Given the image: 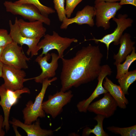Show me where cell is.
I'll use <instances>...</instances> for the list:
<instances>
[{
  "label": "cell",
  "instance_id": "cell-1",
  "mask_svg": "<svg viewBox=\"0 0 136 136\" xmlns=\"http://www.w3.org/2000/svg\"><path fill=\"white\" fill-rule=\"evenodd\" d=\"M103 57L99 46L90 44L82 47L73 57L62 58L60 91L65 92L95 79L101 70Z\"/></svg>",
  "mask_w": 136,
  "mask_h": 136
},
{
  "label": "cell",
  "instance_id": "cell-2",
  "mask_svg": "<svg viewBox=\"0 0 136 136\" xmlns=\"http://www.w3.org/2000/svg\"><path fill=\"white\" fill-rule=\"evenodd\" d=\"M57 79L56 77H54L51 79H46L43 81L41 90L37 96L34 102L33 103L31 100L29 101L22 110L24 123L30 124L36 121L39 117H45V113L42 107L43 99L48 86Z\"/></svg>",
  "mask_w": 136,
  "mask_h": 136
},
{
  "label": "cell",
  "instance_id": "cell-3",
  "mask_svg": "<svg viewBox=\"0 0 136 136\" xmlns=\"http://www.w3.org/2000/svg\"><path fill=\"white\" fill-rule=\"evenodd\" d=\"M44 37V38L38 44L40 50L42 49V52L39 55L40 56L46 54L51 50H56L58 53L59 58L61 59L63 57L64 51L72 43L78 41L75 38L62 37L54 31L52 35L45 34Z\"/></svg>",
  "mask_w": 136,
  "mask_h": 136
},
{
  "label": "cell",
  "instance_id": "cell-4",
  "mask_svg": "<svg viewBox=\"0 0 136 136\" xmlns=\"http://www.w3.org/2000/svg\"><path fill=\"white\" fill-rule=\"evenodd\" d=\"M30 93V90L26 87L13 91L6 87L4 84L0 86V105L4 114L3 127L6 132L10 129L9 117L11 107L16 104L23 94Z\"/></svg>",
  "mask_w": 136,
  "mask_h": 136
},
{
  "label": "cell",
  "instance_id": "cell-5",
  "mask_svg": "<svg viewBox=\"0 0 136 136\" xmlns=\"http://www.w3.org/2000/svg\"><path fill=\"white\" fill-rule=\"evenodd\" d=\"M6 11L14 15H19L29 22L40 21L47 25L51 24L50 19L42 15L34 5L28 4H18L12 1H5L4 3Z\"/></svg>",
  "mask_w": 136,
  "mask_h": 136
},
{
  "label": "cell",
  "instance_id": "cell-6",
  "mask_svg": "<svg viewBox=\"0 0 136 136\" xmlns=\"http://www.w3.org/2000/svg\"><path fill=\"white\" fill-rule=\"evenodd\" d=\"M30 60L24 54L21 47L13 41L4 48L0 60L4 64L26 69L28 68L27 62Z\"/></svg>",
  "mask_w": 136,
  "mask_h": 136
},
{
  "label": "cell",
  "instance_id": "cell-7",
  "mask_svg": "<svg viewBox=\"0 0 136 136\" xmlns=\"http://www.w3.org/2000/svg\"><path fill=\"white\" fill-rule=\"evenodd\" d=\"M126 14L118 15V18L115 17L112 20L116 22L117 26L112 33L107 34L101 39H97L94 38L93 39L85 40V41L92 40L96 43L99 42L105 44L107 49V59L108 58L109 46L112 42L115 45L120 44V39L124 31L128 28L131 26L133 22V20L130 18H127Z\"/></svg>",
  "mask_w": 136,
  "mask_h": 136
},
{
  "label": "cell",
  "instance_id": "cell-8",
  "mask_svg": "<svg viewBox=\"0 0 136 136\" xmlns=\"http://www.w3.org/2000/svg\"><path fill=\"white\" fill-rule=\"evenodd\" d=\"M73 96L72 91L70 90L65 92L60 90L50 95L48 99L43 102V109L45 113L54 119L61 113L63 107L70 102Z\"/></svg>",
  "mask_w": 136,
  "mask_h": 136
},
{
  "label": "cell",
  "instance_id": "cell-9",
  "mask_svg": "<svg viewBox=\"0 0 136 136\" xmlns=\"http://www.w3.org/2000/svg\"><path fill=\"white\" fill-rule=\"evenodd\" d=\"M94 7L96 17V25L98 27H101L106 30L110 27V20L115 17L122 6L118 2L102 1L95 4Z\"/></svg>",
  "mask_w": 136,
  "mask_h": 136
},
{
  "label": "cell",
  "instance_id": "cell-10",
  "mask_svg": "<svg viewBox=\"0 0 136 136\" xmlns=\"http://www.w3.org/2000/svg\"><path fill=\"white\" fill-rule=\"evenodd\" d=\"M58 55L55 53H48L44 56H38L35 59L42 70V73L39 76L33 78L35 82L42 83L46 79L54 77L58 67Z\"/></svg>",
  "mask_w": 136,
  "mask_h": 136
},
{
  "label": "cell",
  "instance_id": "cell-11",
  "mask_svg": "<svg viewBox=\"0 0 136 136\" xmlns=\"http://www.w3.org/2000/svg\"><path fill=\"white\" fill-rule=\"evenodd\" d=\"M26 74L22 69L4 64L2 78L4 84L12 90L21 89L24 87V82L33 79V78L25 79Z\"/></svg>",
  "mask_w": 136,
  "mask_h": 136
},
{
  "label": "cell",
  "instance_id": "cell-12",
  "mask_svg": "<svg viewBox=\"0 0 136 136\" xmlns=\"http://www.w3.org/2000/svg\"><path fill=\"white\" fill-rule=\"evenodd\" d=\"M117 107L116 101L108 92L104 94L102 98L90 104L87 110L97 115L104 116L105 118H108L113 115Z\"/></svg>",
  "mask_w": 136,
  "mask_h": 136
},
{
  "label": "cell",
  "instance_id": "cell-13",
  "mask_svg": "<svg viewBox=\"0 0 136 136\" xmlns=\"http://www.w3.org/2000/svg\"><path fill=\"white\" fill-rule=\"evenodd\" d=\"M112 72L111 68L108 64L101 66L97 77L98 84L94 91L88 98L80 101L77 105L79 112L86 113L88 106L94 99L99 95L108 92L103 86V81L105 77L107 75H110Z\"/></svg>",
  "mask_w": 136,
  "mask_h": 136
},
{
  "label": "cell",
  "instance_id": "cell-14",
  "mask_svg": "<svg viewBox=\"0 0 136 136\" xmlns=\"http://www.w3.org/2000/svg\"><path fill=\"white\" fill-rule=\"evenodd\" d=\"M18 20L16 17L14 24H13L11 20L9 21L10 28L9 34L13 41L18 44H20L21 46L24 45L28 46V49L26 52L28 55L30 54L31 56L33 57L38 55V51L40 50L38 44L40 40L31 39L22 35L20 31L17 23Z\"/></svg>",
  "mask_w": 136,
  "mask_h": 136
},
{
  "label": "cell",
  "instance_id": "cell-15",
  "mask_svg": "<svg viewBox=\"0 0 136 136\" xmlns=\"http://www.w3.org/2000/svg\"><path fill=\"white\" fill-rule=\"evenodd\" d=\"M95 16L94 7L86 5L81 10L78 11L74 17H66L64 18L62 22L60 28L61 29H66L69 25L75 23L79 25L86 24L93 27L94 25L93 18Z\"/></svg>",
  "mask_w": 136,
  "mask_h": 136
},
{
  "label": "cell",
  "instance_id": "cell-16",
  "mask_svg": "<svg viewBox=\"0 0 136 136\" xmlns=\"http://www.w3.org/2000/svg\"><path fill=\"white\" fill-rule=\"evenodd\" d=\"M20 32L23 36L33 39H39L45 35L46 28L40 21L27 22L22 19L17 20Z\"/></svg>",
  "mask_w": 136,
  "mask_h": 136
},
{
  "label": "cell",
  "instance_id": "cell-17",
  "mask_svg": "<svg viewBox=\"0 0 136 136\" xmlns=\"http://www.w3.org/2000/svg\"><path fill=\"white\" fill-rule=\"evenodd\" d=\"M33 124H26L15 118L9 121L10 123L19 127L23 129L28 136H51L53 134L54 131L43 129L40 126L39 119Z\"/></svg>",
  "mask_w": 136,
  "mask_h": 136
},
{
  "label": "cell",
  "instance_id": "cell-18",
  "mask_svg": "<svg viewBox=\"0 0 136 136\" xmlns=\"http://www.w3.org/2000/svg\"><path fill=\"white\" fill-rule=\"evenodd\" d=\"M103 85L116 102L118 106L122 109H125L129 101L125 94L119 85L114 84L107 77H105Z\"/></svg>",
  "mask_w": 136,
  "mask_h": 136
},
{
  "label": "cell",
  "instance_id": "cell-19",
  "mask_svg": "<svg viewBox=\"0 0 136 136\" xmlns=\"http://www.w3.org/2000/svg\"><path fill=\"white\" fill-rule=\"evenodd\" d=\"M130 38V34L127 33L123 35L121 37L120 46L118 52L113 56V58L115 60L114 63V65L121 63L132 51L135 42L132 41Z\"/></svg>",
  "mask_w": 136,
  "mask_h": 136
},
{
  "label": "cell",
  "instance_id": "cell-20",
  "mask_svg": "<svg viewBox=\"0 0 136 136\" xmlns=\"http://www.w3.org/2000/svg\"><path fill=\"white\" fill-rule=\"evenodd\" d=\"M105 118L102 115H97L94 119L97 121V124L92 129H91L88 127L84 128L82 131V135L88 136L91 133H92L96 136H109L108 134L104 131L103 128V121Z\"/></svg>",
  "mask_w": 136,
  "mask_h": 136
},
{
  "label": "cell",
  "instance_id": "cell-21",
  "mask_svg": "<svg viewBox=\"0 0 136 136\" xmlns=\"http://www.w3.org/2000/svg\"><path fill=\"white\" fill-rule=\"evenodd\" d=\"M136 60L135 48H133L131 53L126 57L125 61L123 63L116 65L117 74L116 78L118 79L123 75L128 72V69L132 63Z\"/></svg>",
  "mask_w": 136,
  "mask_h": 136
},
{
  "label": "cell",
  "instance_id": "cell-22",
  "mask_svg": "<svg viewBox=\"0 0 136 136\" xmlns=\"http://www.w3.org/2000/svg\"><path fill=\"white\" fill-rule=\"evenodd\" d=\"M118 82L125 94H128V89L136 80V70L128 72L118 79Z\"/></svg>",
  "mask_w": 136,
  "mask_h": 136
},
{
  "label": "cell",
  "instance_id": "cell-23",
  "mask_svg": "<svg viewBox=\"0 0 136 136\" xmlns=\"http://www.w3.org/2000/svg\"><path fill=\"white\" fill-rule=\"evenodd\" d=\"M14 2L18 4H28L33 5L39 9L42 15L47 17H48L49 15L55 12V11L53 9L43 5L39 0H19Z\"/></svg>",
  "mask_w": 136,
  "mask_h": 136
},
{
  "label": "cell",
  "instance_id": "cell-24",
  "mask_svg": "<svg viewBox=\"0 0 136 136\" xmlns=\"http://www.w3.org/2000/svg\"><path fill=\"white\" fill-rule=\"evenodd\" d=\"M107 129L113 133L119 134L121 136H136V125L125 127L112 126L107 127Z\"/></svg>",
  "mask_w": 136,
  "mask_h": 136
},
{
  "label": "cell",
  "instance_id": "cell-25",
  "mask_svg": "<svg viewBox=\"0 0 136 136\" xmlns=\"http://www.w3.org/2000/svg\"><path fill=\"white\" fill-rule=\"evenodd\" d=\"M53 2L59 20L62 22L67 17L64 7L65 0H53Z\"/></svg>",
  "mask_w": 136,
  "mask_h": 136
},
{
  "label": "cell",
  "instance_id": "cell-26",
  "mask_svg": "<svg viewBox=\"0 0 136 136\" xmlns=\"http://www.w3.org/2000/svg\"><path fill=\"white\" fill-rule=\"evenodd\" d=\"M12 39L7 30L0 29V47L4 48L13 42Z\"/></svg>",
  "mask_w": 136,
  "mask_h": 136
},
{
  "label": "cell",
  "instance_id": "cell-27",
  "mask_svg": "<svg viewBox=\"0 0 136 136\" xmlns=\"http://www.w3.org/2000/svg\"><path fill=\"white\" fill-rule=\"evenodd\" d=\"M66 6L65 8L67 18L71 17L72 14L77 6L83 0H66Z\"/></svg>",
  "mask_w": 136,
  "mask_h": 136
},
{
  "label": "cell",
  "instance_id": "cell-28",
  "mask_svg": "<svg viewBox=\"0 0 136 136\" xmlns=\"http://www.w3.org/2000/svg\"><path fill=\"white\" fill-rule=\"evenodd\" d=\"M119 3L121 6L125 4H130L136 6V0H120Z\"/></svg>",
  "mask_w": 136,
  "mask_h": 136
},
{
  "label": "cell",
  "instance_id": "cell-29",
  "mask_svg": "<svg viewBox=\"0 0 136 136\" xmlns=\"http://www.w3.org/2000/svg\"><path fill=\"white\" fill-rule=\"evenodd\" d=\"M4 117L2 115H0V136H4L5 134V131L3 128Z\"/></svg>",
  "mask_w": 136,
  "mask_h": 136
},
{
  "label": "cell",
  "instance_id": "cell-30",
  "mask_svg": "<svg viewBox=\"0 0 136 136\" xmlns=\"http://www.w3.org/2000/svg\"><path fill=\"white\" fill-rule=\"evenodd\" d=\"M120 1V0H95L94 4L102 1L109 2H116L118 1Z\"/></svg>",
  "mask_w": 136,
  "mask_h": 136
},
{
  "label": "cell",
  "instance_id": "cell-31",
  "mask_svg": "<svg viewBox=\"0 0 136 136\" xmlns=\"http://www.w3.org/2000/svg\"><path fill=\"white\" fill-rule=\"evenodd\" d=\"M12 127L14 129L16 136H21L18 131L17 128L18 127L15 125H12Z\"/></svg>",
  "mask_w": 136,
  "mask_h": 136
},
{
  "label": "cell",
  "instance_id": "cell-32",
  "mask_svg": "<svg viewBox=\"0 0 136 136\" xmlns=\"http://www.w3.org/2000/svg\"><path fill=\"white\" fill-rule=\"evenodd\" d=\"M4 64L0 60V77H2Z\"/></svg>",
  "mask_w": 136,
  "mask_h": 136
},
{
  "label": "cell",
  "instance_id": "cell-33",
  "mask_svg": "<svg viewBox=\"0 0 136 136\" xmlns=\"http://www.w3.org/2000/svg\"><path fill=\"white\" fill-rule=\"evenodd\" d=\"M4 48L0 47V59L1 57Z\"/></svg>",
  "mask_w": 136,
  "mask_h": 136
}]
</instances>
